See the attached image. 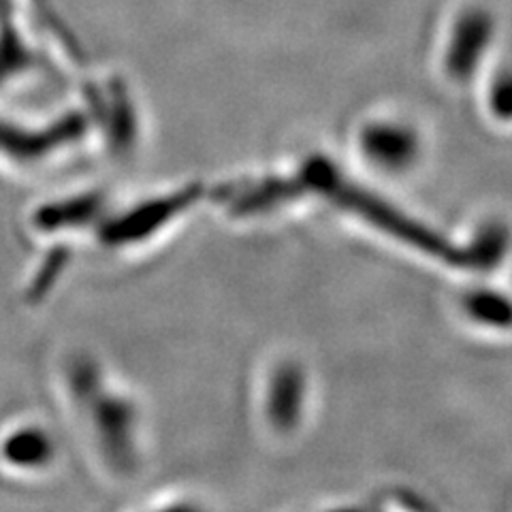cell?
I'll return each instance as SVG.
<instances>
[{
    "label": "cell",
    "mask_w": 512,
    "mask_h": 512,
    "mask_svg": "<svg viewBox=\"0 0 512 512\" xmlns=\"http://www.w3.org/2000/svg\"><path fill=\"white\" fill-rule=\"evenodd\" d=\"M491 30L493 18L485 9H468L459 15L446 58V67L451 75L463 79L474 71L487 50Z\"/></svg>",
    "instance_id": "cell-1"
},
{
    "label": "cell",
    "mask_w": 512,
    "mask_h": 512,
    "mask_svg": "<svg viewBox=\"0 0 512 512\" xmlns=\"http://www.w3.org/2000/svg\"><path fill=\"white\" fill-rule=\"evenodd\" d=\"M365 150L384 167H404L414 154V139L404 128L378 126L367 131Z\"/></svg>",
    "instance_id": "cell-2"
},
{
    "label": "cell",
    "mask_w": 512,
    "mask_h": 512,
    "mask_svg": "<svg viewBox=\"0 0 512 512\" xmlns=\"http://www.w3.org/2000/svg\"><path fill=\"white\" fill-rule=\"evenodd\" d=\"M0 24H3V30H0V79H5L22 67L37 64V58L26 50L20 35L15 32L7 0H0Z\"/></svg>",
    "instance_id": "cell-3"
},
{
    "label": "cell",
    "mask_w": 512,
    "mask_h": 512,
    "mask_svg": "<svg viewBox=\"0 0 512 512\" xmlns=\"http://www.w3.org/2000/svg\"><path fill=\"white\" fill-rule=\"evenodd\" d=\"M297 399H299L297 374L282 372L276 384V404H274L282 421H288L297 412Z\"/></svg>",
    "instance_id": "cell-4"
},
{
    "label": "cell",
    "mask_w": 512,
    "mask_h": 512,
    "mask_svg": "<svg viewBox=\"0 0 512 512\" xmlns=\"http://www.w3.org/2000/svg\"><path fill=\"white\" fill-rule=\"evenodd\" d=\"M472 312L478 318L495 320V323H508L512 312L500 297L493 295H476L472 301Z\"/></svg>",
    "instance_id": "cell-5"
},
{
    "label": "cell",
    "mask_w": 512,
    "mask_h": 512,
    "mask_svg": "<svg viewBox=\"0 0 512 512\" xmlns=\"http://www.w3.org/2000/svg\"><path fill=\"white\" fill-rule=\"evenodd\" d=\"M493 107L498 114L510 116L512 114V71L504 73L498 82L493 84Z\"/></svg>",
    "instance_id": "cell-6"
}]
</instances>
